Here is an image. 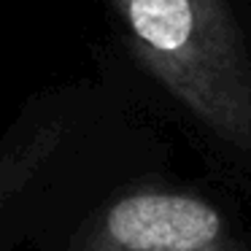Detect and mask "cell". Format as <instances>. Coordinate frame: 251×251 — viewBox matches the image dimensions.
<instances>
[{
	"label": "cell",
	"instance_id": "cell-1",
	"mask_svg": "<svg viewBox=\"0 0 251 251\" xmlns=\"http://www.w3.org/2000/svg\"><path fill=\"white\" fill-rule=\"evenodd\" d=\"M216 211L200 200L170 195H143L119 202L108 229L119 243L141 251H192L216 238Z\"/></svg>",
	"mask_w": 251,
	"mask_h": 251
},
{
	"label": "cell",
	"instance_id": "cell-2",
	"mask_svg": "<svg viewBox=\"0 0 251 251\" xmlns=\"http://www.w3.org/2000/svg\"><path fill=\"white\" fill-rule=\"evenodd\" d=\"M130 19L135 33L162 51L181 49L192 33V8L186 0H132Z\"/></svg>",
	"mask_w": 251,
	"mask_h": 251
}]
</instances>
